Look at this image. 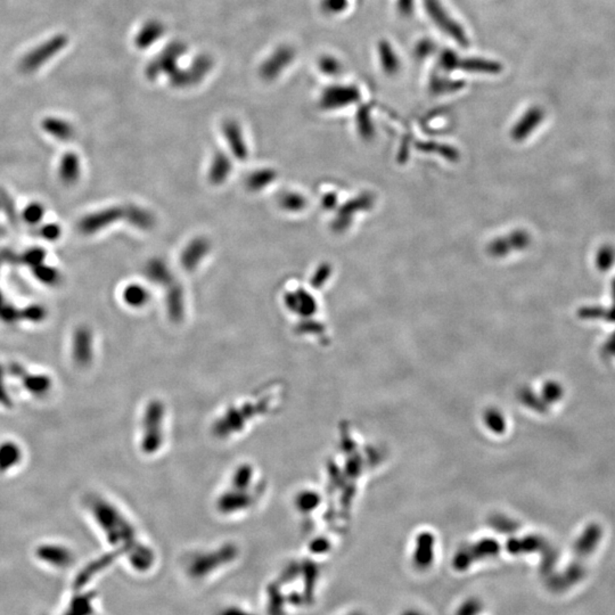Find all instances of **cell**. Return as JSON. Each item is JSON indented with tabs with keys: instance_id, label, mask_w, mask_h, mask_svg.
Segmentation results:
<instances>
[{
	"instance_id": "8",
	"label": "cell",
	"mask_w": 615,
	"mask_h": 615,
	"mask_svg": "<svg viewBox=\"0 0 615 615\" xmlns=\"http://www.w3.org/2000/svg\"><path fill=\"white\" fill-rule=\"evenodd\" d=\"M166 35V28L159 21H148L144 26H141L137 45L141 48H151L152 45H157Z\"/></svg>"
},
{
	"instance_id": "3",
	"label": "cell",
	"mask_w": 615,
	"mask_h": 615,
	"mask_svg": "<svg viewBox=\"0 0 615 615\" xmlns=\"http://www.w3.org/2000/svg\"><path fill=\"white\" fill-rule=\"evenodd\" d=\"M294 53L289 47L276 49L270 54L269 57L263 62L261 66V74L267 79H275L280 75V72H284L289 68L293 62Z\"/></svg>"
},
{
	"instance_id": "5",
	"label": "cell",
	"mask_w": 615,
	"mask_h": 615,
	"mask_svg": "<svg viewBox=\"0 0 615 615\" xmlns=\"http://www.w3.org/2000/svg\"><path fill=\"white\" fill-rule=\"evenodd\" d=\"M12 375L22 380L24 388L35 395H45L51 388V380L47 375H31L26 372V369L19 364H13L10 366Z\"/></svg>"
},
{
	"instance_id": "1",
	"label": "cell",
	"mask_w": 615,
	"mask_h": 615,
	"mask_svg": "<svg viewBox=\"0 0 615 615\" xmlns=\"http://www.w3.org/2000/svg\"><path fill=\"white\" fill-rule=\"evenodd\" d=\"M440 65L445 70H464L471 73H499L501 65L497 62L480 57L461 58L452 51H445L440 57Z\"/></svg>"
},
{
	"instance_id": "4",
	"label": "cell",
	"mask_w": 615,
	"mask_h": 615,
	"mask_svg": "<svg viewBox=\"0 0 615 615\" xmlns=\"http://www.w3.org/2000/svg\"><path fill=\"white\" fill-rule=\"evenodd\" d=\"M121 208H111L95 212L93 215H87L80 222V231L84 234H93L96 231L104 229L106 226L112 224L122 217Z\"/></svg>"
},
{
	"instance_id": "22",
	"label": "cell",
	"mask_w": 615,
	"mask_h": 615,
	"mask_svg": "<svg viewBox=\"0 0 615 615\" xmlns=\"http://www.w3.org/2000/svg\"><path fill=\"white\" fill-rule=\"evenodd\" d=\"M434 51V44L429 40H423L416 47V55L418 57H427Z\"/></svg>"
},
{
	"instance_id": "6",
	"label": "cell",
	"mask_w": 615,
	"mask_h": 615,
	"mask_svg": "<svg viewBox=\"0 0 615 615\" xmlns=\"http://www.w3.org/2000/svg\"><path fill=\"white\" fill-rule=\"evenodd\" d=\"M37 555L42 561L57 567H69V564L73 561L71 551L62 546H42L38 548Z\"/></svg>"
},
{
	"instance_id": "16",
	"label": "cell",
	"mask_w": 615,
	"mask_h": 615,
	"mask_svg": "<svg viewBox=\"0 0 615 615\" xmlns=\"http://www.w3.org/2000/svg\"><path fill=\"white\" fill-rule=\"evenodd\" d=\"M33 273L45 284H56L58 282V278H60V275H58L56 270L53 269L51 267L42 266V263L39 265V266L35 267Z\"/></svg>"
},
{
	"instance_id": "13",
	"label": "cell",
	"mask_w": 615,
	"mask_h": 615,
	"mask_svg": "<svg viewBox=\"0 0 615 615\" xmlns=\"http://www.w3.org/2000/svg\"><path fill=\"white\" fill-rule=\"evenodd\" d=\"M349 0H321V8L327 15H339L346 12Z\"/></svg>"
},
{
	"instance_id": "9",
	"label": "cell",
	"mask_w": 615,
	"mask_h": 615,
	"mask_svg": "<svg viewBox=\"0 0 615 615\" xmlns=\"http://www.w3.org/2000/svg\"><path fill=\"white\" fill-rule=\"evenodd\" d=\"M378 61L382 70L385 73L393 75L400 71V60L397 53L394 51L391 44L388 42H381L378 44Z\"/></svg>"
},
{
	"instance_id": "18",
	"label": "cell",
	"mask_w": 615,
	"mask_h": 615,
	"mask_svg": "<svg viewBox=\"0 0 615 615\" xmlns=\"http://www.w3.org/2000/svg\"><path fill=\"white\" fill-rule=\"evenodd\" d=\"M44 258H45V252L40 250V249H33V250H30L29 252H26V253L23 256L24 262L28 263V265H31V266L33 267L42 265V261H44Z\"/></svg>"
},
{
	"instance_id": "11",
	"label": "cell",
	"mask_w": 615,
	"mask_h": 615,
	"mask_svg": "<svg viewBox=\"0 0 615 615\" xmlns=\"http://www.w3.org/2000/svg\"><path fill=\"white\" fill-rule=\"evenodd\" d=\"M22 458V452L14 443H5L0 445V472H6L19 464Z\"/></svg>"
},
{
	"instance_id": "17",
	"label": "cell",
	"mask_w": 615,
	"mask_h": 615,
	"mask_svg": "<svg viewBox=\"0 0 615 615\" xmlns=\"http://www.w3.org/2000/svg\"><path fill=\"white\" fill-rule=\"evenodd\" d=\"M45 211L42 205L38 203H33L29 206H26V210L23 212V218L29 224H37L40 222Z\"/></svg>"
},
{
	"instance_id": "21",
	"label": "cell",
	"mask_w": 615,
	"mask_h": 615,
	"mask_svg": "<svg viewBox=\"0 0 615 615\" xmlns=\"http://www.w3.org/2000/svg\"><path fill=\"white\" fill-rule=\"evenodd\" d=\"M42 234L44 238L49 240H57L61 234V229L57 224H47L42 229Z\"/></svg>"
},
{
	"instance_id": "10",
	"label": "cell",
	"mask_w": 615,
	"mask_h": 615,
	"mask_svg": "<svg viewBox=\"0 0 615 615\" xmlns=\"http://www.w3.org/2000/svg\"><path fill=\"white\" fill-rule=\"evenodd\" d=\"M60 176L65 184H73L80 176V163L74 153H66L62 157Z\"/></svg>"
},
{
	"instance_id": "12",
	"label": "cell",
	"mask_w": 615,
	"mask_h": 615,
	"mask_svg": "<svg viewBox=\"0 0 615 615\" xmlns=\"http://www.w3.org/2000/svg\"><path fill=\"white\" fill-rule=\"evenodd\" d=\"M318 66H319L321 73L326 74V75H337L342 72L341 62L330 55L321 57L318 62Z\"/></svg>"
},
{
	"instance_id": "2",
	"label": "cell",
	"mask_w": 615,
	"mask_h": 615,
	"mask_svg": "<svg viewBox=\"0 0 615 615\" xmlns=\"http://www.w3.org/2000/svg\"><path fill=\"white\" fill-rule=\"evenodd\" d=\"M424 7L427 15L431 17L433 23L439 28L443 33L448 35L450 38L461 45H467V37L464 30L459 26L457 21L449 14L440 0H424Z\"/></svg>"
},
{
	"instance_id": "7",
	"label": "cell",
	"mask_w": 615,
	"mask_h": 615,
	"mask_svg": "<svg viewBox=\"0 0 615 615\" xmlns=\"http://www.w3.org/2000/svg\"><path fill=\"white\" fill-rule=\"evenodd\" d=\"M73 358L79 365H87L91 358V335L86 327H80L74 334Z\"/></svg>"
},
{
	"instance_id": "19",
	"label": "cell",
	"mask_w": 615,
	"mask_h": 615,
	"mask_svg": "<svg viewBox=\"0 0 615 615\" xmlns=\"http://www.w3.org/2000/svg\"><path fill=\"white\" fill-rule=\"evenodd\" d=\"M613 260H614V253L609 249H603L598 253L597 258V263L600 269L605 270L612 266Z\"/></svg>"
},
{
	"instance_id": "24",
	"label": "cell",
	"mask_w": 615,
	"mask_h": 615,
	"mask_svg": "<svg viewBox=\"0 0 615 615\" xmlns=\"http://www.w3.org/2000/svg\"><path fill=\"white\" fill-rule=\"evenodd\" d=\"M0 404H3L5 407H10V406H12L10 398L8 397L6 390H5V386H3V371H1V367H0Z\"/></svg>"
},
{
	"instance_id": "14",
	"label": "cell",
	"mask_w": 615,
	"mask_h": 615,
	"mask_svg": "<svg viewBox=\"0 0 615 615\" xmlns=\"http://www.w3.org/2000/svg\"><path fill=\"white\" fill-rule=\"evenodd\" d=\"M146 293L141 286L132 285L125 289V300L129 305H139L146 300Z\"/></svg>"
},
{
	"instance_id": "25",
	"label": "cell",
	"mask_w": 615,
	"mask_h": 615,
	"mask_svg": "<svg viewBox=\"0 0 615 615\" xmlns=\"http://www.w3.org/2000/svg\"><path fill=\"white\" fill-rule=\"evenodd\" d=\"M1 307H3V305H1V294H0V309H1Z\"/></svg>"
},
{
	"instance_id": "15",
	"label": "cell",
	"mask_w": 615,
	"mask_h": 615,
	"mask_svg": "<svg viewBox=\"0 0 615 615\" xmlns=\"http://www.w3.org/2000/svg\"><path fill=\"white\" fill-rule=\"evenodd\" d=\"M45 129L49 134L55 136L56 138H60V139H63V141H66L72 135V132H71V129L69 128L68 125H65V123H62V122L57 121H49L47 122V125H45Z\"/></svg>"
},
{
	"instance_id": "23",
	"label": "cell",
	"mask_w": 615,
	"mask_h": 615,
	"mask_svg": "<svg viewBox=\"0 0 615 615\" xmlns=\"http://www.w3.org/2000/svg\"><path fill=\"white\" fill-rule=\"evenodd\" d=\"M398 10L401 15L408 17L413 12V0H398Z\"/></svg>"
},
{
	"instance_id": "20",
	"label": "cell",
	"mask_w": 615,
	"mask_h": 615,
	"mask_svg": "<svg viewBox=\"0 0 615 615\" xmlns=\"http://www.w3.org/2000/svg\"><path fill=\"white\" fill-rule=\"evenodd\" d=\"M22 316L26 319L33 321H42L46 316V311L39 305H33V307L28 308L23 311Z\"/></svg>"
}]
</instances>
